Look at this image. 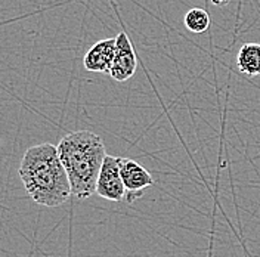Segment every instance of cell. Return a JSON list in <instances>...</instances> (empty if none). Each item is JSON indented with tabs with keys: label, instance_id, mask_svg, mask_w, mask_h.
Returning <instances> with one entry per match:
<instances>
[{
	"label": "cell",
	"instance_id": "1",
	"mask_svg": "<svg viewBox=\"0 0 260 257\" xmlns=\"http://www.w3.org/2000/svg\"><path fill=\"white\" fill-rule=\"evenodd\" d=\"M19 177L32 201L40 206L58 207L73 195L55 145L40 144L28 148L21 160Z\"/></svg>",
	"mask_w": 260,
	"mask_h": 257
},
{
	"label": "cell",
	"instance_id": "6",
	"mask_svg": "<svg viewBox=\"0 0 260 257\" xmlns=\"http://www.w3.org/2000/svg\"><path fill=\"white\" fill-rule=\"evenodd\" d=\"M117 40L105 39L95 43L89 49L83 58V65L90 73H108L111 71L114 58H115Z\"/></svg>",
	"mask_w": 260,
	"mask_h": 257
},
{
	"label": "cell",
	"instance_id": "9",
	"mask_svg": "<svg viewBox=\"0 0 260 257\" xmlns=\"http://www.w3.org/2000/svg\"><path fill=\"white\" fill-rule=\"evenodd\" d=\"M229 2H231V0H211V3H213L214 6H219V8H223V6H226Z\"/></svg>",
	"mask_w": 260,
	"mask_h": 257
},
{
	"label": "cell",
	"instance_id": "7",
	"mask_svg": "<svg viewBox=\"0 0 260 257\" xmlns=\"http://www.w3.org/2000/svg\"><path fill=\"white\" fill-rule=\"evenodd\" d=\"M238 70L248 77L260 76V45L245 43L237 55Z\"/></svg>",
	"mask_w": 260,
	"mask_h": 257
},
{
	"label": "cell",
	"instance_id": "2",
	"mask_svg": "<svg viewBox=\"0 0 260 257\" xmlns=\"http://www.w3.org/2000/svg\"><path fill=\"white\" fill-rule=\"evenodd\" d=\"M56 148L70 179L71 194L80 200L96 194L98 177L107 157L102 139L90 130H77L64 136Z\"/></svg>",
	"mask_w": 260,
	"mask_h": 257
},
{
	"label": "cell",
	"instance_id": "3",
	"mask_svg": "<svg viewBox=\"0 0 260 257\" xmlns=\"http://www.w3.org/2000/svg\"><path fill=\"white\" fill-rule=\"evenodd\" d=\"M96 194L108 201L120 203L126 200V188L120 173V157L107 155L98 177Z\"/></svg>",
	"mask_w": 260,
	"mask_h": 257
},
{
	"label": "cell",
	"instance_id": "4",
	"mask_svg": "<svg viewBox=\"0 0 260 257\" xmlns=\"http://www.w3.org/2000/svg\"><path fill=\"white\" fill-rule=\"evenodd\" d=\"M120 173L126 188V201L129 204H133L144 195L146 188L154 185V177L151 173L132 158L120 157Z\"/></svg>",
	"mask_w": 260,
	"mask_h": 257
},
{
	"label": "cell",
	"instance_id": "5",
	"mask_svg": "<svg viewBox=\"0 0 260 257\" xmlns=\"http://www.w3.org/2000/svg\"><path fill=\"white\" fill-rule=\"evenodd\" d=\"M115 40H117V49H115V58H114L110 76L115 81L123 83L135 76L136 68H138V59H136L133 46L130 43L129 36L126 33H118Z\"/></svg>",
	"mask_w": 260,
	"mask_h": 257
},
{
	"label": "cell",
	"instance_id": "8",
	"mask_svg": "<svg viewBox=\"0 0 260 257\" xmlns=\"http://www.w3.org/2000/svg\"><path fill=\"white\" fill-rule=\"evenodd\" d=\"M185 27L192 33H206L210 27V15L201 8H192L183 18Z\"/></svg>",
	"mask_w": 260,
	"mask_h": 257
}]
</instances>
